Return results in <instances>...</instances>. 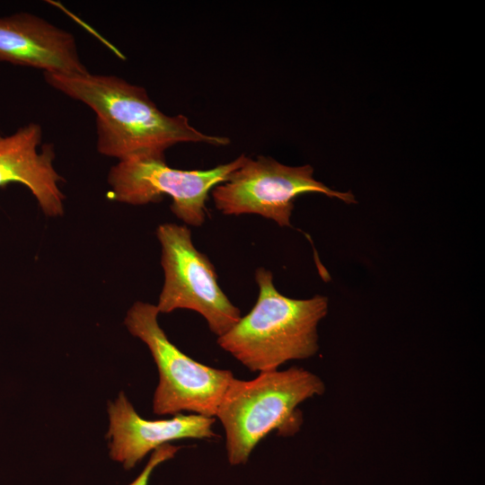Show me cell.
Returning a JSON list of instances; mask_svg holds the SVG:
<instances>
[{
    "instance_id": "6da1fadb",
    "label": "cell",
    "mask_w": 485,
    "mask_h": 485,
    "mask_svg": "<svg viewBox=\"0 0 485 485\" xmlns=\"http://www.w3.org/2000/svg\"><path fill=\"white\" fill-rule=\"evenodd\" d=\"M46 83L71 99L87 105L95 114L97 150L119 161L136 156L164 157L179 143L221 146L226 137L202 133L184 115L168 116L151 100L146 90L113 75L43 73Z\"/></svg>"
},
{
    "instance_id": "7a4b0ae2",
    "label": "cell",
    "mask_w": 485,
    "mask_h": 485,
    "mask_svg": "<svg viewBox=\"0 0 485 485\" xmlns=\"http://www.w3.org/2000/svg\"><path fill=\"white\" fill-rule=\"evenodd\" d=\"M259 295L252 309L217 344L249 370H277L291 360L306 359L319 349L318 324L328 311V298L294 299L275 287L270 270L255 272Z\"/></svg>"
},
{
    "instance_id": "3957f363",
    "label": "cell",
    "mask_w": 485,
    "mask_h": 485,
    "mask_svg": "<svg viewBox=\"0 0 485 485\" xmlns=\"http://www.w3.org/2000/svg\"><path fill=\"white\" fill-rule=\"evenodd\" d=\"M324 391L321 377L297 366L260 372L251 380L234 377L215 416L225 429L228 463L245 464L272 431L294 434L302 422L298 406Z\"/></svg>"
},
{
    "instance_id": "277c9868",
    "label": "cell",
    "mask_w": 485,
    "mask_h": 485,
    "mask_svg": "<svg viewBox=\"0 0 485 485\" xmlns=\"http://www.w3.org/2000/svg\"><path fill=\"white\" fill-rule=\"evenodd\" d=\"M159 313L156 305L137 301L124 321L128 331L147 346L158 369L154 413L173 416L190 411L214 418L233 373L201 364L181 351L160 327Z\"/></svg>"
},
{
    "instance_id": "5b68a950",
    "label": "cell",
    "mask_w": 485,
    "mask_h": 485,
    "mask_svg": "<svg viewBox=\"0 0 485 485\" xmlns=\"http://www.w3.org/2000/svg\"><path fill=\"white\" fill-rule=\"evenodd\" d=\"M247 156L209 170H180L168 166L164 157L143 155L119 161L110 168V199L139 206L172 198V212L187 225L200 226L206 220V201L216 185L228 180Z\"/></svg>"
},
{
    "instance_id": "8992f818",
    "label": "cell",
    "mask_w": 485,
    "mask_h": 485,
    "mask_svg": "<svg viewBox=\"0 0 485 485\" xmlns=\"http://www.w3.org/2000/svg\"><path fill=\"white\" fill-rule=\"evenodd\" d=\"M156 236L161 243L164 282L156 307L168 313L189 309L201 314L217 337L227 332L242 317L217 283L215 267L198 251L185 225H160Z\"/></svg>"
},
{
    "instance_id": "52a82bcc",
    "label": "cell",
    "mask_w": 485,
    "mask_h": 485,
    "mask_svg": "<svg viewBox=\"0 0 485 485\" xmlns=\"http://www.w3.org/2000/svg\"><path fill=\"white\" fill-rule=\"evenodd\" d=\"M311 165L291 167L275 159L259 155L246 158L228 180L212 189L216 207L224 215L255 214L291 226L290 216L297 196L322 193L346 203H355L354 195L333 190L316 181Z\"/></svg>"
},
{
    "instance_id": "ba28073f",
    "label": "cell",
    "mask_w": 485,
    "mask_h": 485,
    "mask_svg": "<svg viewBox=\"0 0 485 485\" xmlns=\"http://www.w3.org/2000/svg\"><path fill=\"white\" fill-rule=\"evenodd\" d=\"M110 457L124 469L134 468L156 448L181 439H208L216 435L213 417L179 413L171 419H146L123 392L108 403Z\"/></svg>"
},
{
    "instance_id": "9c48e42d",
    "label": "cell",
    "mask_w": 485,
    "mask_h": 485,
    "mask_svg": "<svg viewBox=\"0 0 485 485\" xmlns=\"http://www.w3.org/2000/svg\"><path fill=\"white\" fill-rule=\"evenodd\" d=\"M0 62L41 69L43 73L89 72L72 33L24 12L0 17Z\"/></svg>"
},
{
    "instance_id": "30bf717a",
    "label": "cell",
    "mask_w": 485,
    "mask_h": 485,
    "mask_svg": "<svg viewBox=\"0 0 485 485\" xmlns=\"http://www.w3.org/2000/svg\"><path fill=\"white\" fill-rule=\"evenodd\" d=\"M41 139V126L34 122L10 136L0 135V188L10 183L22 184L45 215L58 216L64 212L65 196L58 187L62 177L53 165V145L45 144L38 150Z\"/></svg>"
},
{
    "instance_id": "8fae6325",
    "label": "cell",
    "mask_w": 485,
    "mask_h": 485,
    "mask_svg": "<svg viewBox=\"0 0 485 485\" xmlns=\"http://www.w3.org/2000/svg\"><path fill=\"white\" fill-rule=\"evenodd\" d=\"M180 448V446L166 444L154 450L142 472L128 485H148L154 469L172 459Z\"/></svg>"
}]
</instances>
